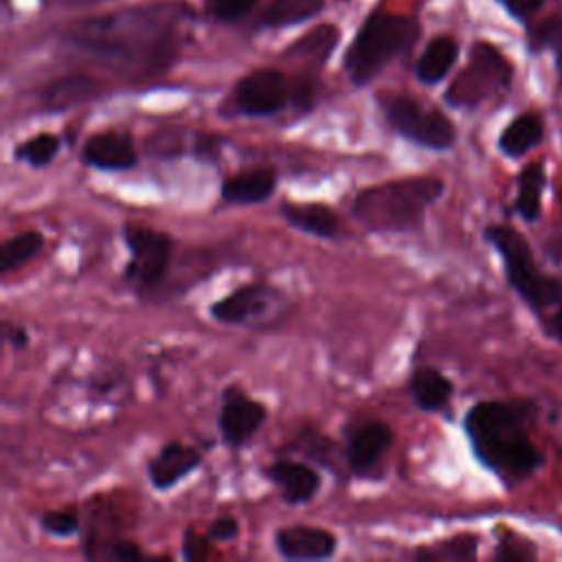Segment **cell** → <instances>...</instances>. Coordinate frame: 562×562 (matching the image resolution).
I'll list each match as a JSON object with an SVG mask.
<instances>
[{
    "mask_svg": "<svg viewBox=\"0 0 562 562\" xmlns=\"http://www.w3.org/2000/svg\"><path fill=\"white\" fill-rule=\"evenodd\" d=\"M180 18L171 4L112 11L72 24L68 42L114 68L156 72L176 55Z\"/></svg>",
    "mask_w": 562,
    "mask_h": 562,
    "instance_id": "cell-1",
    "label": "cell"
},
{
    "mask_svg": "<svg viewBox=\"0 0 562 562\" xmlns=\"http://www.w3.org/2000/svg\"><path fill=\"white\" fill-rule=\"evenodd\" d=\"M463 428L476 459L505 483L529 476L542 463L540 452L525 432L520 411L512 404L479 402L468 411Z\"/></svg>",
    "mask_w": 562,
    "mask_h": 562,
    "instance_id": "cell-2",
    "label": "cell"
},
{
    "mask_svg": "<svg viewBox=\"0 0 562 562\" xmlns=\"http://www.w3.org/2000/svg\"><path fill=\"white\" fill-rule=\"evenodd\" d=\"M437 176H408L364 187L351 202L353 220L369 233H408L422 226L426 211L441 198Z\"/></svg>",
    "mask_w": 562,
    "mask_h": 562,
    "instance_id": "cell-3",
    "label": "cell"
},
{
    "mask_svg": "<svg viewBox=\"0 0 562 562\" xmlns=\"http://www.w3.org/2000/svg\"><path fill=\"white\" fill-rule=\"evenodd\" d=\"M419 35V26L413 18L375 13L371 15L345 55V70L353 86H364L375 79L382 68L406 53Z\"/></svg>",
    "mask_w": 562,
    "mask_h": 562,
    "instance_id": "cell-4",
    "label": "cell"
},
{
    "mask_svg": "<svg viewBox=\"0 0 562 562\" xmlns=\"http://www.w3.org/2000/svg\"><path fill=\"white\" fill-rule=\"evenodd\" d=\"M290 105L307 112L314 105V86L310 81H292L277 68H257L235 83L228 114L266 119Z\"/></svg>",
    "mask_w": 562,
    "mask_h": 562,
    "instance_id": "cell-5",
    "label": "cell"
},
{
    "mask_svg": "<svg viewBox=\"0 0 562 562\" xmlns=\"http://www.w3.org/2000/svg\"><path fill=\"white\" fill-rule=\"evenodd\" d=\"M485 239L498 250L505 263V274L512 288L536 310L553 303L560 296L555 279L542 274L531 257L525 237L505 224H492L485 228Z\"/></svg>",
    "mask_w": 562,
    "mask_h": 562,
    "instance_id": "cell-6",
    "label": "cell"
},
{
    "mask_svg": "<svg viewBox=\"0 0 562 562\" xmlns=\"http://www.w3.org/2000/svg\"><path fill=\"white\" fill-rule=\"evenodd\" d=\"M121 235L130 252L123 281L138 292L154 290L169 270L176 248L173 237L165 231L138 222H125Z\"/></svg>",
    "mask_w": 562,
    "mask_h": 562,
    "instance_id": "cell-7",
    "label": "cell"
},
{
    "mask_svg": "<svg viewBox=\"0 0 562 562\" xmlns=\"http://www.w3.org/2000/svg\"><path fill=\"white\" fill-rule=\"evenodd\" d=\"M382 110L386 114L389 125L400 136L419 147L443 151L454 145V125L441 110L426 108L408 94L389 97L382 103Z\"/></svg>",
    "mask_w": 562,
    "mask_h": 562,
    "instance_id": "cell-8",
    "label": "cell"
},
{
    "mask_svg": "<svg viewBox=\"0 0 562 562\" xmlns=\"http://www.w3.org/2000/svg\"><path fill=\"white\" fill-rule=\"evenodd\" d=\"M509 81V66L487 44L472 48L468 68L452 81L446 92V101L454 108H472L505 88Z\"/></svg>",
    "mask_w": 562,
    "mask_h": 562,
    "instance_id": "cell-9",
    "label": "cell"
},
{
    "mask_svg": "<svg viewBox=\"0 0 562 562\" xmlns=\"http://www.w3.org/2000/svg\"><path fill=\"white\" fill-rule=\"evenodd\" d=\"M283 290L255 281L235 288L209 305V316L222 325H263L266 318L279 316L285 303Z\"/></svg>",
    "mask_w": 562,
    "mask_h": 562,
    "instance_id": "cell-10",
    "label": "cell"
},
{
    "mask_svg": "<svg viewBox=\"0 0 562 562\" xmlns=\"http://www.w3.org/2000/svg\"><path fill=\"white\" fill-rule=\"evenodd\" d=\"M266 406L250 397L239 386L231 384L222 391V404L217 413V430L228 448L246 446L259 428L266 424Z\"/></svg>",
    "mask_w": 562,
    "mask_h": 562,
    "instance_id": "cell-11",
    "label": "cell"
},
{
    "mask_svg": "<svg viewBox=\"0 0 562 562\" xmlns=\"http://www.w3.org/2000/svg\"><path fill=\"white\" fill-rule=\"evenodd\" d=\"M393 428L382 419L356 424L345 441V463L353 476H367L393 443Z\"/></svg>",
    "mask_w": 562,
    "mask_h": 562,
    "instance_id": "cell-12",
    "label": "cell"
},
{
    "mask_svg": "<svg viewBox=\"0 0 562 562\" xmlns=\"http://www.w3.org/2000/svg\"><path fill=\"white\" fill-rule=\"evenodd\" d=\"M274 549L292 562H318L336 553L338 540L331 531L314 525H290L274 531Z\"/></svg>",
    "mask_w": 562,
    "mask_h": 562,
    "instance_id": "cell-13",
    "label": "cell"
},
{
    "mask_svg": "<svg viewBox=\"0 0 562 562\" xmlns=\"http://www.w3.org/2000/svg\"><path fill=\"white\" fill-rule=\"evenodd\" d=\"M81 162L97 171H127L138 165V151L132 136L123 130H103L81 147Z\"/></svg>",
    "mask_w": 562,
    "mask_h": 562,
    "instance_id": "cell-14",
    "label": "cell"
},
{
    "mask_svg": "<svg viewBox=\"0 0 562 562\" xmlns=\"http://www.w3.org/2000/svg\"><path fill=\"white\" fill-rule=\"evenodd\" d=\"M261 474L279 490L283 503L288 505L310 503L323 483V476L316 468L296 459H277L261 468Z\"/></svg>",
    "mask_w": 562,
    "mask_h": 562,
    "instance_id": "cell-15",
    "label": "cell"
},
{
    "mask_svg": "<svg viewBox=\"0 0 562 562\" xmlns=\"http://www.w3.org/2000/svg\"><path fill=\"white\" fill-rule=\"evenodd\" d=\"M202 454L178 439L167 441L147 463V479L154 490L167 492L184 476H189L195 468H200Z\"/></svg>",
    "mask_w": 562,
    "mask_h": 562,
    "instance_id": "cell-16",
    "label": "cell"
},
{
    "mask_svg": "<svg viewBox=\"0 0 562 562\" xmlns=\"http://www.w3.org/2000/svg\"><path fill=\"white\" fill-rule=\"evenodd\" d=\"M277 169L270 165H259L241 169L220 184V198L233 206H250L266 202L277 189Z\"/></svg>",
    "mask_w": 562,
    "mask_h": 562,
    "instance_id": "cell-17",
    "label": "cell"
},
{
    "mask_svg": "<svg viewBox=\"0 0 562 562\" xmlns=\"http://www.w3.org/2000/svg\"><path fill=\"white\" fill-rule=\"evenodd\" d=\"M279 213L292 228L318 239H338L342 233L340 215L323 202L283 200L279 204Z\"/></svg>",
    "mask_w": 562,
    "mask_h": 562,
    "instance_id": "cell-18",
    "label": "cell"
},
{
    "mask_svg": "<svg viewBox=\"0 0 562 562\" xmlns=\"http://www.w3.org/2000/svg\"><path fill=\"white\" fill-rule=\"evenodd\" d=\"M99 92L101 83L83 75H72L48 83L40 94V103L46 112H64L94 99Z\"/></svg>",
    "mask_w": 562,
    "mask_h": 562,
    "instance_id": "cell-19",
    "label": "cell"
},
{
    "mask_svg": "<svg viewBox=\"0 0 562 562\" xmlns=\"http://www.w3.org/2000/svg\"><path fill=\"white\" fill-rule=\"evenodd\" d=\"M406 386L415 406L426 413H435L443 408L454 391L452 382L435 367H417L411 373Z\"/></svg>",
    "mask_w": 562,
    "mask_h": 562,
    "instance_id": "cell-20",
    "label": "cell"
},
{
    "mask_svg": "<svg viewBox=\"0 0 562 562\" xmlns=\"http://www.w3.org/2000/svg\"><path fill=\"white\" fill-rule=\"evenodd\" d=\"M457 55H459V46L452 37H435L417 61V68H415L417 79L426 86L439 83L457 61Z\"/></svg>",
    "mask_w": 562,
    "mask_h": 562,
    "instance_id": "cell-21",
    "label": "cell"
},
{
    "mask_svg": "<svg viewBox=\"0 0 562 562\" xmlns=\"http://www.w3.org/2000/svg\"><path fill=\"white\" fill-rule=\"evenodd\" d=\"M542 138V121L536 114H522L514 119L501 134L498 147L507 156H522L527 154L538 140Z\"/></svg>",
    "mask_w": 562,
    "mask_h": 562,
    "instance_id": "cell-22",
    "label": "cell"
},
{
    "mask_svg": "<svg viewBox=\"0 0 562 562\" xmlns=\"http://www.w3.org/2000/svg\"><path fill=\"white\" fill-rule=\"evenodd\" d=\"M42 248H44V235L37 228H29L4 239L0 250V274L7 277L9 272L18 270L26 261H31L35 255H40Z\"/></svg>",
    "mask_w": 562,
    "mask_h": 562,
    "instance_id": "cell-23",
    "label": "cell"
},
{
    "mask_svg": "<svg viewBox=\"0 0 562 562\" xmlns=\"http://www.w3.org/2000/svg\"><path fill=\"white\" fill-rule=\"evenodd\" d=\"M323 0H272L259 18L261 26H290L321 13Z\"/></svg>",
    "mask_w": 562,
    "mask_h": 562,
    "instance_id": "cell-24",
    "label": "cell"
},
{
    "mask_svg": "<svg viewBox=\"0 0 562 562\" xmlns=\"http://www.w3.org/2000/svg\"><path fill=\"white\" fill-rule=\"evenodd\" d=\"M59 149H61V136H57L53 132H42V134H35V136L22 140L20 145H15L13 160L24 162L33 169H44L55 160Z\"/></svg>",
    "mask_w": 562,
    "mask_h": 562,
    "instance_id": "cell-25",
    "label": "cell"
},
{
    "mask_svg": "<svg viewBox=\"0 0 562 562\" xmlns=\"http://www.w3.org/2000/svg\"><path fill=\"white\" fill-rule=\"evenodd\" d=\"M542 187H544V171L542 165L533 162L527 165L518 176V200L516 209L525 220H536L540 215V200H542Z\"/></svg>",
    "mask_w": 562,
    "mask_h": 562,
    "instance_id": "cell-26",
    "label": "cell"
},
{
    "mask_svg": "<svg viewBox=\"0 0 562 562\" xmlns=\"http://www.w3.org/2000/svg\"><path fill=\"white\" fill-rule=\"evenodd\" d=\"M476 553V538L474 536H457L432 547H419L413 558L417 560H468Z\"/></svg>",
    "mask_w": 562,
    "mask_h": 562,
    "instance_id": "cell-27",
    "label": "cell"
},
{
    "mask_svg": "<svg viewBox=\"0 0 562 562\" xmlns=\"http://www.w3.org/2000/svg\"><path fill=\"white\" fill-rule=\"evenodd\" d=\"M42 531H46L53 538H70L79 533L81 529V518L75 507H64V509H48L40 514L37 518Z\"/></svg>",
    "mask_w": 562,
    "mask_h": 562,
    "instance_id": "cell-28",
    "label": "cell"
},
{
    "mask_svg": "<svg viewBox=\"0 0 562 562\" xmlns=\"http://www.w3.org/2000/svg\"><path fill=\"white\" fill-rule=\"evenodd\" d=\"M338 37V31L331 26H323L314 33H310L307 37L299 40L292 48L290 55H301V57H325L327 50L334 46Z\"/></svg>",
    "mask_w": 562,
    "mask_h": 562,
    "instance_id": "cell-29",
    "label": "cell"
},
{
    "mask_svg": "<svg viewBox=\"0 0 562 562\" xmlns=\"http://www.w3.org/2000/svg\"><path fill=\"white\" fill-rule=\"evenodd\" d=\"M226 145V138L220 134H209V132H195L193 134V145H191V156L202 162H217L222 156V149Z\"/></svg>",
    "mask_w": 562,
    "mask_h": 562,
    "instance_id": "cell-30",
    "label": "cell"
},
{
    "mask_svg": "<svg viewBox=\"0 0 562 562\" xmlns=\"http://www.w3.org/2000/svg\"><path fill=\"white\" fill-rule=\"evenodd\" d=\"M211 544H213V540L209 538V533L202 536L193 527H187L182 533V558L193 560V562L204 560L211 553Z\"/></svg>",
    "mask_w": 562,
    "mask_h": 562,
    "instance_id": "cell-31",
    "label": "cell"
},
{
    "mask_svg": "<svg viewBox=\"0 0 562 562\" xmlns=\"http://www.w3.org/2000/svg\"><path fill=\"white\" fill-rule=\"evenodd\" d=\"M257 0H209V11L217 20H237L246 15Z\"/></svg>",
    "mask_w": 562,
    "mask_h": 562,
    "instance_id": "cell-32",
    "label": "cell"
},
{
    "mask_svg": "<svg viewBox=\"0 0 562 562\" xmlns=\"http://www.w3.org/2000/svg\"><path fill=\"white\" fill-rule=\"evenodd\" d=\"M213 542H233L239 536V522L235 516H217L206 529Z\"/></svg>",
    "mask_w": 562,
    "mask_h": 562,
    "instance_id": "cell-33",
    "label": "cell"
},
{
    "mask_svg": "<svg viewBox=\"0 0 562 562\" xmlns=\"http://www.w3.org/2000/svg\"><path fill=\"white\" fill-rule=\"evenodd\" d=\"M105 558L119 560V562H130V560H143L145 553H143V549H140L136 542H132V540H114V542L108 544Z\"/></svg>",
    "mask_w": 562,
    "mask_h": 562,
    "instance_id": "cell-34",
    "label": "cell"
},
{
    "mask_svg": "<svg viewBox=\"0 0 562 562\" xmlns=\"http://www.w3.org/2000/svg\"><path fill=\"white\" fill-rule=\"evenodd\" d=\"M2 334H4V340L13 347V349H24V347H29V342H31V336H29V331H26V327L24 325H20V323H11V321H4V325H2Z\"/></svg>",
    "mask_w": 562,
    "mask_h": 562,
    "instance_id": "cell-35",
    "label": "cell"
},
{
    "mask_svg": "<svg viewBox=\"0 0 562 562\" xmlns=\"http://www.w3.org/2000/svg\"><path fill=\"white\" fill-rule=\"evenodd\" d=\"M538 42L544 46H560L562 44V22L549 20L547 24H542L538 31Z\"/></svg>",
    "mask_w": 562,
    "mask_h": 562,
    "instance_id": "cell-36",
    "label": "cell"
},
{
    "mask_svg": "<svg viewBox=\"0 0 562 562\" xmlns=\"http://www.w3.org/2000/svg\"><path fill=\"white\" fill-rule=\"evenodd\" d=\"M514 15H529V13H533L540 4H542V0H501Z\"/></svg>",
    "mask_w": 562,
    "mask_h": 562,
    "instance_id": "cell-37",
    "label": "cell"
},
{
    "mask_svg": "<svg viewBox=\"0 0 562 562\" xmlns=\"http://www.w3.org/2000/svg\"><path fill=\"white\" fill-rule=\"evenodd\" d=\"M61 7H86V4H99L103 0H55Z\"/></svg>",
    "mask_w": 562,
    "mask_h": 562,
    "instance_id": "cell-38",
    "label": "cell"
},
{
    "mask_svg": "<svg viewBox=\"0 0 562 562\" xmlns=\"http://www.w3.org/2000/svg\"><path fill=\"white\" fill-rule=\"evenodd\" d=\"M553 331H555V336L562 340V307L558 310V314H555V318H553Z\"/></svg>",
    "mask_w": 562,
    "mask_h": 562,
    "instance_id": "cell-39",
    "label": "cell"
}]
</instances>
